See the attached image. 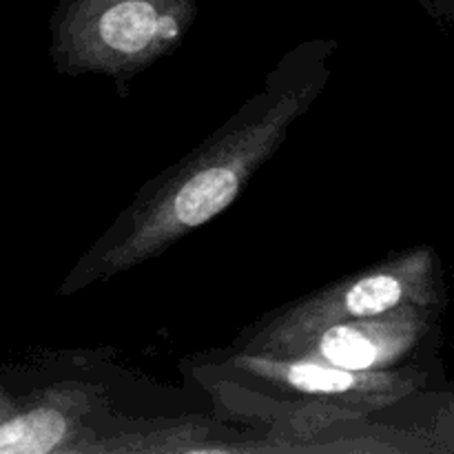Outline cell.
Segmentation results:
<instances>
[{
  "mask_svg": "<svg viewBox=\"0 0 454 454\" xmlns=\"http://www.w3.org/2000/svg\"><path fill=\"white\" fill-rule=\"evenodd\" d=\"M80 390H53L29 411L18 408L0 421V454H47L69 450L84 406Z\"/></svg>",
  "mask_w": 454,
  "mask_h": 454,
  "instance_id": "obj_6",
  "label": "cell"
},
{
  "mask_svg": "<svg viewBox=\"0 0 454 454\" xmlns=\"http://www.w3.org/2000/svg\"><path fill=\"white\" fill-rule=\"evenodd\" d=\"M235 368L262 381L291 388L297 393L328 399L350 411L368 412L402 402L415 393L419 381L412 377L386 371H353L310 357H270V355L239 353Z\"/></svg>",
  "mask_w": 454,
  "mask_h": 454,
  "instance_id": "obj_5",
  "label": "cell"
},
{
  "mask_svg": "<svg viewBox=\"0 0 454 454\" xmlns=\"http://www.w3.org/2000/svg\"><path fill=\"white\" fill-rule=\"evenodd\" d=\"M198 0H62L53 58L69 74L129 75L182 43Z\"/></svg>",
  "mask_w": 454,
  "mask_h": 454,
  "instance_id": "obj_2",
  "label": "cell"
},
{
  "mask_svg": "<svg viewBox=\"0 0 454 454\" xmlns=\"http://www.w3.org/2000/svg\"><path fill=\"white\" fill-rule=\"evenodd\" d=\"M16 411H18V403L13 402V399H9L7 395L0 390V421H4L7 417H12Z\"/></svg>",
  "mask_w": 454,
  "mask_h": 454,
  "instance_id": "obj_7",
  "label": "cell"
},
{
  "mask_svg": "<svg viewBox=\"0 0 454 454\" xmlns=\"http://www.w3.org/2000/svg\"><path fill=\"white\" fill-rule=\"evenodd\" d=\"M433 313L434 309L408 304L371 317L346 319L313 333L282 357H310L353 371H386L417 348Z\"/></svg>",
  "mask_w": 454,
  "mask_h": 454,
  "instance_id": "obj_4",
  "label": "cell"
},
{
  "mask_svg": "<svg viewBox=\"0 0 454 454\" xmlns=\"http://www.w3.org/2000/svg\"><path fill=\"white\" fill-rule=\"evenodd\" d=\"M333 44H301L224 127L168 168L98 244L71 278L69 291L153 260L235 202L253 173L278 151L288 129L326 84Z\"/></svg>",
  "mask_w": 454,
  "mask_h": 454,
  "instance_id": "obj_1",
  "label": "cell"
},
{
  "mask_svg": "<svg viewBox=\"0 0 454 454\" xmlns=\"http://www.w3.org/2000/svg\"><path fill=\"white\" fill-rule=\"evenodd\" d=\"M437 301L439 262L433 248L417 247L282 309L253 331L242 353L282 357L301 340L333 324L408 304L434 309Z\"/></svg>",
  "mask_w": 454,
  "mask_h": 454,
  "instance_id": "obj_3",
  "label": "cell"
}]
</instances>
